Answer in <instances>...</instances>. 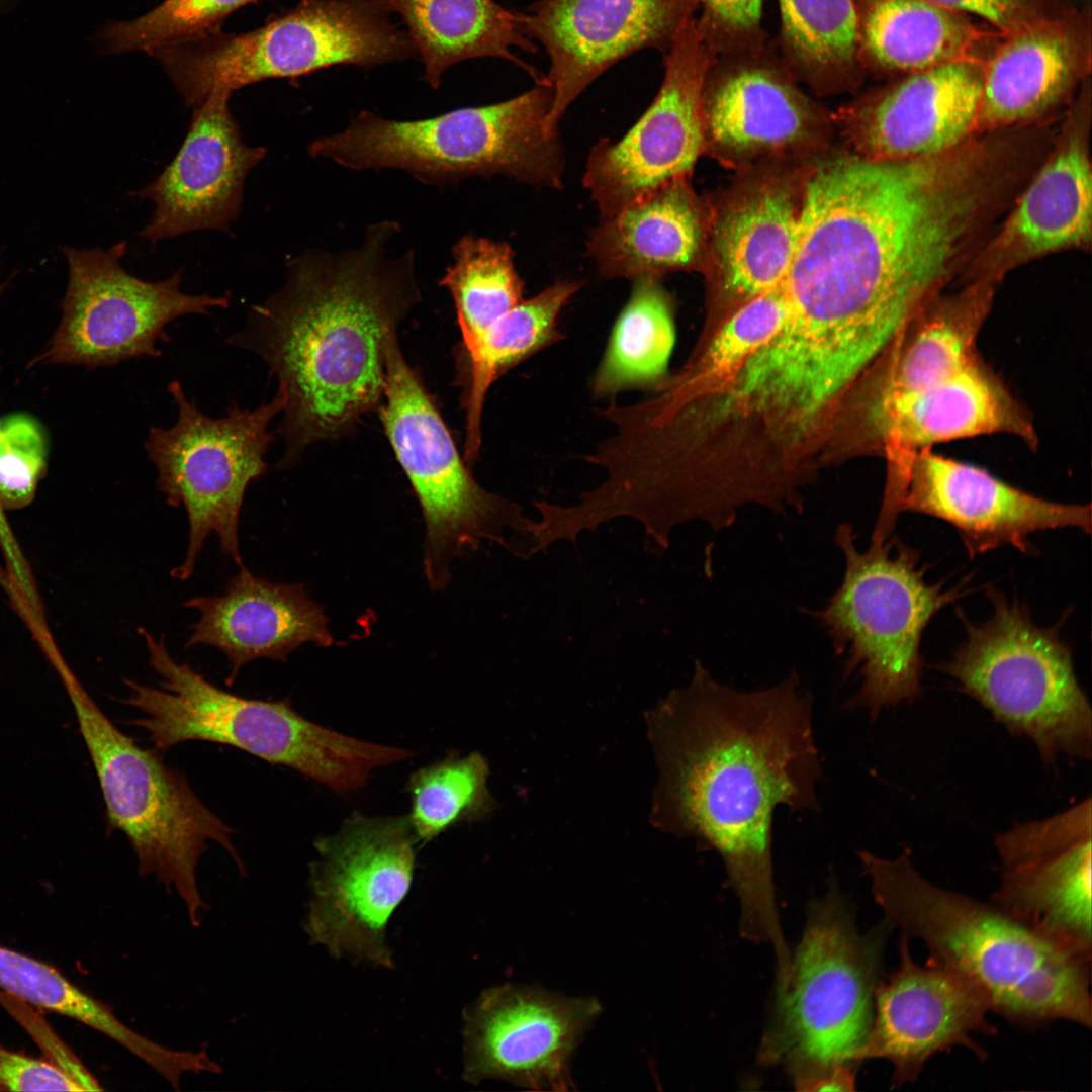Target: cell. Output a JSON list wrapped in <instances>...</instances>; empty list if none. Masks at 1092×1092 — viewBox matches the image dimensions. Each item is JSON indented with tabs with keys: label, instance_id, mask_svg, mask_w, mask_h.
Here are the masks:
<instances>
[{
	"label": "cell",
	"instance_id": "6da1fadb",
	"mask_svg": "<svg viewBox=\"0 0 1092 1092\" xmlns=\"http://www.w3.org/2000/svg\"><path fill=\"white\" fill-rule=\"evenodd\" d=\"M1014 189L985 135L928 157L855 153L819 165L802 192L778 354L816 378L859 375L961 278Z\"/></svg>",
	"mask_w": 1092,
	"mask_h": 1092
},
{
	"label": "cell",
	"instance_id": "7a4b0ae2",
	"mask_svg": "<svg viewBox=\"0 0 1092 1092\" xmlns=\"http://www.w3.org/2000/svg\"><path fill=\"white\" fill-rule=\"evenodd\" d=\"M658 768L652 819L721 857L740 905L743 937L791 957L781 926L771 853L772 817L818 808L821 761L812 698L795 672L739 691L699 661L691 680L647 715Z\"/></svg>",
	"mask_w": 1092,
	"mask_h": 1092
},
{
	"label": "cell",
	"instance_id": "3957f363",
	"mask_svg": "<svg viewBox=\"0 0 1092 1092\" xmlns=\"http://www.w3.org/2000/svg\"><path fill=\"white\" fill-rule=\"evenodd\" d=\"M399 231L382 220L354 249L292 258L283 287L251 306L245 327L229 337L269 366L285 395L281 467L314 442L349 434L381 403L385 340L422 298L415 252L388 253Z\"/></svg>",
	"mask_w": 1092,
	"mask_h": 1092
},
{
	"label": "cell",
	"instance_id": "277c9868",
	"mask_svg": "<svg viewBox=\"0 0 1092 1092\" xmlns=\"http://www.w3.org/2000/svg\"><path fill=\"white\" fill-rule=\"evenodd\" d=\"M885 922L923 942L928 962L973 983L991 1011L1037 1026L1069 1020L1090 1028L1091 957L1036 932L1001 907L937 887L905 851H857Z\"/></svg>",
	"mask_w": 1092,
	"mask_h": 1092
},
{
	"label": "cell",
	"instance_id": "5b68a950",
	"mask_svg": "<svg viewBox=\"0 0 1092 1092\" xmlns=\"http://www.w3.org/2000/svg\"><path fill=\"white\" fill-rule=\"evenodd\" d=\"M138 632L161 680L153 688L124 678L129 695L123 702L140 712L130 724L146 731L160 752L190 740L225 744L295 769L340 794L361 788L373 769L407 757L403 748L320 726L299 715L288 699L270 702L223 691L188 663L177 662L163 637L156 639L144 628Z\"/></svg>",
	"mask_w": 1092,
	"mask_h": 1092
},
{
	"label": "cell",
	"instance_id": "8992f818",
	"mask_svg": "<svg viewBox=\"0 0 1092 1092\" xmlns=\"http://www.w3.org/2000/svg\"><path fill=\"white\" fill-rule=\"evenodd\" d=\"M553 97L550 84L538 82L503 102L422 119H390L363 110L346 128L313 140L308 154L354 171L402 170L435 187L505 175L560 188L559 136L545 128Z\"/></svg>",
	"mask_w": 1092,
	"mask_h": 1092
},
{
	"label": "cell",
	"instance_id": "52a82bcc",
	"mask_svg": "<svg viewBox=\"0 0 1092 1092\" xmlns=\"http://www.w3.org/2000/svg\"><path fill=\"white\" fill-rule=\"evenodd\" d=\"M884 930L861 934L835 884L811 905L758 1051L759 1062L783 1066L797 1090L859 1063L873 1021Z\"/></svg>",
	"mask_w": 1092,
	"mask_h": 1092
},
{
	"label": "cell",
	"instance_id": "ba28073f",
	"mask_svg": "<svg viewBox=\"0 0 1092 1092\" xmlns=\"http://www.w3.org/2000/svg\"><path fill=\"white\" fill-rule=\"evenodd\" d=\"M381 0H300L263 26L157 48L188 105L216 88L234 92L266 79H295L333 66L372 69L417 56Z\"/></svg>",
	"mask_w": 1092,
	"mask_h": 1092
},
{
	"label": "cell",
	"instance_id": "9c48e42d",
	"mask_svg": "<svg viewBox=\"0 0 1092 1092\" xmlns=\"http://www.w3.org/2000/svg\"><path fill=\"white\" fill-rule=\"evenodd\" d=\"M851 525L841 524L834 541L845 570L840 586L815 616L838 653H847L845 673L860 686L847 703L872 719L884 709L912 702L922 693V635L931 619L963 595L929 584L917 552L897 538L872 541L861 551Z\"/></svg>",
	"mask_w": 1092,
	"mask_h": 1092
},
{
	"label": "cell",
	"instance_id": "30bf717a",
	"mask_svg": "<svg viewBox=\"0 0 1092 1092\" xmlns=\"http://www.w3.org/2000/svg\"><path fill=\"white\" fill-rule=\"evenodd\" d=\"M63 678L97 774L108 827L125 834L141 876H156L177 891L196 926L205 908L196 868L208 841L219 844L244 873L234 829L198 799L160 751L141 747L116 728L66 669Z\"/></svg>",
	"mask_w": 1092,
	"mask_h": 1092
},
{
	"label": "cell",
	"instance_id": "8fae6325",
	"mask_svg": "<svg viewBox=\"0 0 1092 1092\" xmlns=\"http://www.w3.org/2000/svg\"><path fill=\"white\" fill-rule=\"evenodd\" d=\"M993 614L968 624L943 671L1010 733L1028 738L1044 763L1090 760L1092 710L1071 650L1057 631L1035 625L1025 607L992 593Z\"/></svg>",
	"mask_w": 1092,
	"mask_h": 1092
},
{
	"label": "cell",
	"instance_id": "7c38bea8",
	"mask_svg": "<svg viewBox=\"0 0 1092 1092\" xmlns=\"http://www.w3.org/2000/svg\"><path fill=\"white\" fill-rule=\"evenodd\" d=\"M385 389L379 418L395 457L420 503L426 523V570L445 581L448 560L482 539L510 549L505 534L527 540L534 520L517 503L483 488L473 477L435 400L410 366L397 341L384 343Z\"/></svg>",
	"mask_w": 1092,
	"mask_h": 1092
},
{
	"label": "cell",
	"instance_id": "4fadbf2b",
	"mask_svg": "<svg viewBox=\"0 0 1092 1092\" xmlns=\"http://www.w3.org/2000/svg\"><path fill=\"white\" fill-rule=\"evenodd\" d=\"M168 391L178 408L177 421L170 428L152 427L145 449L158 471V489L168 505L183 506L187 514L186 556L171 571L186 580L211 534L221 551L242 564L238 529L245 492L267 470L265 455L274 441L268 427L283 412L286 398L278 388L269 402L253 411L234 402L226 416L214 419L186 397L179 381H172Z\"/></svg>",
	"mask_w": 1092,
	"mask_h": 1092
},
{
	"label": "cell",
	"instance_id": "5bb4252c",
	"mask_svg": "<svg viewBox=\"0 0 1092 1092\" xmlns=\"http://www.w3.org/2000/svg\"><path fill=\"white\" fill-rule=\"evenodd\" d=\"M417 840L408 817L357 814L317 839L309 938L335 958L391 968L386 927L411 888Z\"/></svg>",
	"mask_w": 1092,
	"mask_h": 1092
},
{
	"label": "cell",
	"instance_id": "9a60e30c",
	"mask_svg": "<svg viewBox=\"0 0 1092 1092\" xmlns=\"http://www.w3.org/2000/svg\"><path fill=\"white\" fill-rule=\"evenodd\" d=\"M126 243L107 250L65 247L69 280L62 321L38 361L49 364L112 366L139 357H159L157 343L179 316L226 308L229 296L190 295L181 288V270L150 282L121 264Z\"/></svg>",
	"mask_w": 1092,
	"mask_h": 1092
},
{
	"label": "cell",
	"instance_id": "2e32d148",
	"mask_svg": "<svg viewBox=\"0 0 1092 1092\" xmlns=\"http://www.w3.org/2000/svg\"><path fill=\"white\" fill-rule=\"evenodd\" d=\"M886 486L872 540L890 537L896 518L914 512L953 526L974 556L1010 545L1031 551L1029 536L1076 528L1091 531V506L1048 500L985 468L936 454L931 448L884 455Z\"/></svg>",
	"mask_w": 1092,
	"mask_h": 1092
},
{
	"label": "cell",
	"instance_id": "e0dca14e",
	"mask_svg": "<svg viewBox=\"0 0 1092 1092\" xmlns=\"http://www.w3.org/2000/svg\"><path fill=\"white\" fill-rule=\"evenodd\" d=\"M667 49L663 82L648 109L622 139H602L588 155L582 182L601 219L686 177L703 150V92L718 56L694 15Z\"/></svg>",
	"mask_w": 1092,
	"mask_h": 1092
},
{
	"label": "cell",
	"instance_id": "ac0fdd59",
	"mask_svg": "<svg viewBox=\"0 0 1092 1092\" xmlns=\"http://www.w3.org/2000/svg\"><path fill=\"white\" fill-rule=\"evenodd\" d=\"M601 1011L590 996L511 983L486 989L463 1012L462 1078L567 1090L574 1052Z\"/></svg>",
	"mask_w": 1092,
	"mask_h": 1092
},
{
	"label": "cell",
	"instance_id": "d6986e66",
	"mask_svg": "<svg viewBox=\"0 0 1092 1092\" xmlns=\"http://www.w3.org/2000/svg\"><path fill=\"white\" fill-rule=\"evenodd\" d=\"M1091 803L1087 797L999 833L994 844L1001 879L991 898L1050 940L1087 957L1092 953Z\"/></svg>",
	"mask_w": 1092,
	"mask_h": 1092
},
{
	"label": "cell",
	"instance_id": "ffe728a7",
	"mask_svg": "<svg viewBox=\"0 0 1092 1092\" xmlns=\"http://www.w3.org/2000/svg\"><path fill=\"white\" fill-rule=\"evenodd\" d=\"M1091 78L1067 110L1050 154L1017 196L1001 228L974 256L961 281L999 284L1013 269L1041 257L1086 249L1092 237L1089 136Z\"/></svg>",
	"mask_w": 1092,
	"mask_h": 1092
},
{
	"label": "cell",
	"instance_id": "44dd1931",
	"mask_svg": "<svg viewBox=\"0 0 1092 1092\" xmlns=\"http://www.w3.org/2000/svg\"><path fill=\"white\" fill-rule=\"evenodd\" d=\"M697 0H539L518 12L522 32L545 49L554 97L545 121L558 133L567 107L606 70L647 48L665 50Z\"/></svg>",
	"mask_w": 1092,
	"mask_h": 1092
},
{
	"label": "cell",
	"instance_id": "7402d4cb",
	"mask_svg": "<svg viewBox=\"0 0 1092 1092\" xmlns=\"http://www.w3.org/2000/svg\"><path fill=\"white\" fill-rule=\"evenodd\" d=\"M901 938L899 967L875 989L873 1021L859 1054V1062L889 1061L897 1087L915 1081L929 1058L951 1046H966L982 1058L985 1052L971 1035L995 1033L983 993L946 968L918 965L909 939Z\"/></svg>",
	"mask_w": 1092,
	"mask_h": 1092
},
{
	"label": "cell",
	"instance_id": "603a6c76",
	"mask_svg": "<svg viewBox=\"0 0 1092 1092\" xmlns=\"http://www.w3.org/2000/svg\"><path fill=\"white\" fill-rule=\"evenodd\" d=\"M967 59L889 79L845 112L856 154L906 160L949 151L977 133L985 66Z\"/></svg>",
	"mask_w": 1092,
	"mask_h": 1092
},
{
	"label": "cell",
	"instance_id": "cb8c5ba5",
	"mask_svg": "<svg viewBox=\"0 0 1092 1092\" xmlns=\"http://www.w3.org/2000/svg\"><path fill=\"white\" fill-rule=\"evenodd\" d=\"M232 93L213 89L195 107L175 158L136 193L155 205L140 232L149 242L199 230L226 231L241 212L245 179L266 149L244 143L229 106Z\"/></svg>",
	"mask_w": 1092,
	"mask_h": 1092
},
{
	"label": "cell",
	"instance_id": "d4e9b609",
	"mask_svg": "<svg viewBox=\"0 0 1092 1092\" xmlns=\"http://www.w3.org/2000/svg\"><path fill=\"white\" fill-rule=\"evenodd\" d=\"M1091 67L1089 5L1003 34L985 66L977 133L1028 127L1069 109Z\"/></svg>",
	"mask_w": 1092,
	"mask_h": 1092
},
{
	"label": "cell",
	"instance_id": "484cf974",
	"mask_svg": "<svg viewBox=\"0 0 1092 1092\" xmlns=\"http://www.w3.org/2000/svg\"><path fill=\"white\" fill-rule=\"evenodd\" d=\"M862 420L868 446L883 456L989 434L1015 436L1032 450L1038 445L1030 413L980 355L933 385L867 413Z\"/></svg>",
	"mask_w": 1092,
	"mask_h": 1092
},
{
	"label": "cell",
	"instance_id": "4316f807",
	"mask_svg": "<svg viewBox=\"0 0 1092 1092\" xmlns=\"http://www.w3.org/2000/svg\"><path fill=\"white\" fill-rule=\"evenodd\" d=\"M764 49L718 56L706 79L705 140L731 154L787 150L805 143L820 125L817 106Z\"/></svg>",
	"mask_w": 1092,
	"mask_h": 1092
},
{
	"label": "cell",
	"instance_id": "83f0119b",
	"mask_svg": "<svg viewBox=\"0 0 1092 1092\" xmlns=\"http://www.w3.org/2000/svg\"><path fill=\"white\" fill-rule=\"evenodd\" d=\"M184 606L199 612L185 647L202 644L223 652L232 664L229 686L250 661L285 660L306 642L328 646L333 641L323 608L302 585L271 582L243 564L222 595L191 598Z\"/></svg>",
	"mask_w": 1092,
	"mask_h": 1092
},
{
	"label": "cell",
	"instance_id": "f1b7e54d",
	"mask_svg": "<svg viewBox=\"0 0 1092 1092\" xmlns=\"http://www.w3.org/2000/svg\"><path fill=\"white\" fill-rule=\"evenodd\" d=\"M997 286L964 283L912 314L859 378L868 380L862 414L933 385L979 356L977 339Z\"/></svg>",
	"mask_w": 1092,
	"mask_h": 1092
},
{
	"label": "cell",
	"instance_id": "f546056e",
	"mask_svg": "<svg viewBox=\"0 0 1092 1092\" xmlns=\"http://www.w3.org/2000/svg\"><path fill=\"white\" fill-rule=\"evenodd\" d=\"M866 73L893 79L947 63L988 60L1003 33L927 0H853Z\"/></svg>",
	"mask_w": 1092,
	"mask_h": 1092
},
{
	"label": "cell",
	"instance_id": "4dcf8cb0",
	"mask_svg": "<svg viewBox=\"0 0 1092 1092\" xmlns=\"http://www.w3.org/2000/svg\"><path fill=\"white\" fill-rule=\"evenodd\" d=\"M685 178L600 219L586 246L601 277H659L696 264L704 242V214Z\"/></svg>",
	"mask_w": 1092,
	"mask_h": 1092
},
{
	"label": "cell",
	"instance_id": "1f68e13d",
	"mask_svg": "<svg viewBox=\"0 0 1092 1092\" xmlns=\"http://www.w3.org/2000/svg\"><path fill=\"white\" fill-rule=\"evenodd\" d=\"M801 197L789 182L766 179L725 205L714 226L713 253L731 294L745 301L783 282L796 246Z\"/></svg>",
	"mask_w": 1092,
	"mask_h": 1092
},
{
	"label": "cell",
	"instance_id": "d6a6232c",
	"mask_svg": "<svg viewBox=\"0 0 1092 1092\" xmlns=\"http://www.w3.org/2000/svg\"><path fill=\"white\" fill-rule=\"evenodd\" d=\"M581 286L580 281L555 282L499 317L472 348L455 349L457 382L465 412L463 456L468 464L476 461L480 452L488 390L509 371L565 339L560 316Z\"/></svg>",
	"mask_w": 1092,
	"mask_h": 1092
},
{
	"label": "cell",
	"instance_id": "836d02e7",
	"mask_svg": "<svg viewBox=\"0 0 1092 1092\" xmlns=\"http://www.w3.org/2000/svg\"><path fill=\"white\" fill-rule=\"evenodd\" d=\"M397 13L424 64L422 80L438 89L452 66L476 58H498L525 69L537 82L535 69L512 52H535L536 46L521 30L518 12L494 0H381Z\"/></svg>",
	"mask_w": 1092,
	"mask_h": 1092
},
{
	"label": "cell",
	"instance_id": "e575fe53",
	"mask_svg": "<svg viewBox=\"0 0 1092 1092\" xmlns=\"http://www.w3.org/2000/svg\"><path fill=\"white\" fill-rule=\"evenodd\" d=\"M631 280L628 301L590 378V391L600 399L626 391L655 393L669 379L675 343L672 301L659 277L640 275Z\"/></svg>",
	"mask_w": 1092,
	"mask_h": 1092
},
{
	"label": "cell",
	"instance_id": "d590c367",
	"mask_svg": "<svg viewBox=\"0 0 1092 1092\" xmlns=\"http://www.w3.org/2000/svg\"><path fill=\"white\" fill-rule=\"evenodd\" d=\"M779 6L782 62L793 77L824 93L862 82L853 0H779Z\"/></svg>",
	"mask_w": 1092,
	"mask_h": 1092
},
{
	"label": "cell",
	"instance_id": "8d00e7d4",
	"mask_svg": "<svg viewBox=\"0 0 1092 1092\" xmlns=\"http://www.w3.org/2000/svg\"><path fill=\"white\" fill-rule=\"evenodd\" d=\"M787 313L783 282L744 303L726 321L704 352L648 397L675 408L721 394L746 362L780 331Z\"/></svg>",
	"mask_w": 1092,
	"mask_h": 1092
},
{
	"label": "cell",
	"instance_id": "74e56055",
	"mask_svg": "<svg viewBox=\"0 0 1092 1092\" xmlns=\"http://www.w3.org/2000/svg\"><path fill=\"white\" fill-rule=\"evenodd\" d=\"M453 262L438 284L451 294L461 342L467 351L499 317L524 298L511 246L473 234L461 237L452 247Z\"/></svg>",
	"mask_w": 1092,
	"mask_h": 1092
},
{
	"label": "cell",
	"instance_id": "f35d334b",
	"mask_svg": "<svg viewBox=\"0 0 1092 1092\" xmlns=\"http://www.w3.org/2000/svg\"><path fill=\"white\" fill-rule=\"evenodd\" d=\"M488 765L473 752L423 767L410 779L408 817L418 840L428 842L460 822L474 821L493 809L487 788Z\"/></svg>",
	"mask_w": 1092,
	"mask_h": 1092
},
{
	"label": "cell",
	"instance_id": "ab89813d",
	"mask_svg": "<svg viewBox=\"0 0 1092 1092\" xmlns=\"http://www.w3.org/2000/svg\"><path fill=\"white\" fill-rule=\"evenodd\" d=\"M0 988L20 1001L75 1019L135 1050L142 1035L124 1025L103 1003L72 984L52 966L0 946Z\"/></svg>",
	"mask_w": 1092,
	"mask_h": 1092
},
{
	"label": "cell",
	"instance_id": "60d3db41",
	"mask_svg": "<svg viewBox=\"0 0 1092 1092\" xmlns=\"http://www.w3.org/2000/svg\"><path fill=\"white\" fill-rule=\"evenodd\" d=\"M258 0H165L134 20L108 27L113 51L154 49L197 39L212 33L231 13Z\"/></svg>",
	"mask_w": 1092,
	"mask_h": 1092
},
{
	"label": "cell",
	"instance_id": "b9f144b4",
	"mask_svg": "<svg viewBox=\"0 0 1092 1092\" xmlns=\"http://www.w3.org/2000/svg\"><path fill=\"white\" fill-rule=\"evenodd\" d=\"M47 462L48 442L39 422L26 414L0 421V506L4 511L32 502Z\"/></svg>",
	"mask_w": 1092,
	"mask_h": 1092
},
{
	"label": "cell",
	"instance_id": "7bdbcfd3",
	"mask_svg": "<svg viewBox=\"0 0 1092 1092\" xmlns=\"http://www.w3.org/2000/svg\"><path fill=\"white\" fill-rule=\"evenodd\" d=\"M698 27L717 56L756 53L764 49L763 0H697Z\"/></svg>",
	"mask_w": 1092,
	"mask_h": 1092
},
{
	"label": "cell",
	"instance_id": "ee69618b",
	"mask_svg": "<svg viewBox=\"0 0 1092 1092\" xmlns=\"http://www.w3.org/2000/svg\"><path fill=\"white\" fill-rule=\"evenodd\" d=\"M982 18L1003 34L1040 20L1067 14L1077 7L1065 0H927Z\"/></svg>",
	"mask_w": 1092,
	"mask_h": 1092
},
{
	"label": "cell",
	"instance_id": "f6af8a7d",
	"mask_svg": "<svg viewBox=\"0 0 1092 1092\" xmlns=\"http://www.w3.org/2000/svg\"><path fill=\"white\" fill-rule=\"evenodd\" d=\"M0 1090L82 1091L84 1088L63 1067L0 1045Z\"/></svg>",
	"mask_w": 1092,
	"mask_h": 1092
},
{
	"label": "cell",
	"instance_id": "bcb514c9",
	"mask_svg": "<svg viewBox=\"0 0 1092 1092\" xmlns=\"http://www.w3.org/2000/svg\"><path fill=\"white\" fill-rule=\"evenodd\" d=\"M6 283L0 282V295ZM0 546L15 584L20 587L27 586L32 581L30 571L1 506Z\"/></svg>",
	"mask_w": 1092,
	"mask_h": 1092
}]
</instances>
